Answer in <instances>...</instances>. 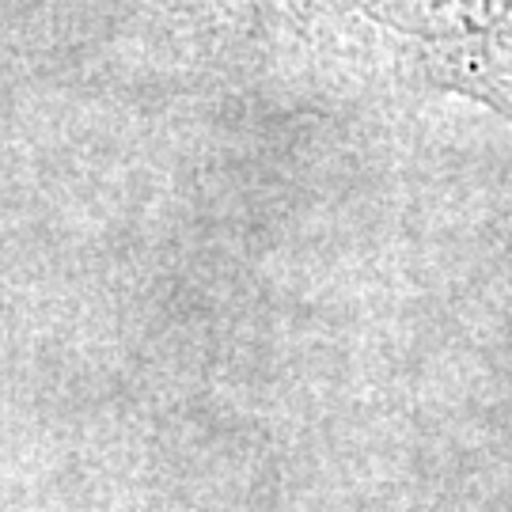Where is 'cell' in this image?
Masks as SVG:
<instances>
[{"mask_svg": "<svg viewBox=\"0 0 512 512\" xmlns=\"http://www.w3.org/2000/svg\"><path fill=\"white\" fill-rule=\"evenodd\" d=\"M353 12L406 42L437 88L494 103L512 118V0H304Z\"/></svg>", "mask_w": 512, "mask_h": 512, "instance_id": "obj_1", "label": "cell"}]
</instances>
